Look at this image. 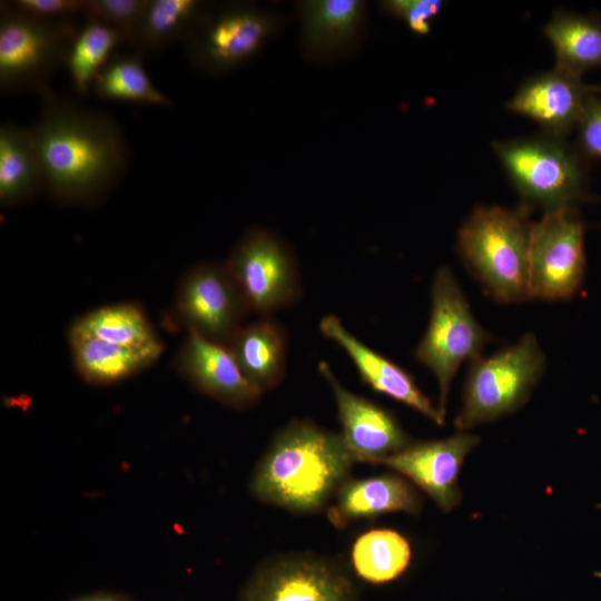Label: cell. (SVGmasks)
Listing matches in <instances>:
<instances>
[{
  "instance_id": "1",
  "label": "cell",
  "mask_w": 601,
  "mask_h": 601,
  "mask_svg": "<svg viewBox=\"0 0 601 601\" xmlns=\"http://www.w3.org/2000/svg\"><path fill=\"white\" fill-rule=\"evenodd\" d=\"M41 97L31 127L41 168L42 186L63 205H95L120 179L128 164V146L116 121L57 96Z\"/></svg>"
},
{
  "instance_id": "18",
  "label": "cell",
  "mask_w": 601,
  "mask_h": 601,
  "mask_svg": "<svg viewBox=\"0 0 601 601\" xmlns=\"http://www.w3.org/2000/svg\"><path fill=\"white\" fill-rule=\"evenodd\" d=\"M335 496L327 512L335 526L391 512L418 514L422 509V500L414 485L394 474L347 480Z\"/></svg>"
},
{
  "instance_id": "26",
  "label": "cell",
  "mask_w": 601,
  "mask_h": 601,
  "mask_svg": "<svg viewBox=\"0 0 601 601\" xmlns=\"http://www.w3.org/2000/svg\"><path fill=\"white\" fill-rule=\"evenodd\" d=\"M142 57L136 50L114 55L96 76L91 90L102 100L169 105L170 100L147 73Z\"/></svg>"
},
{
  "instance_id": "34",
  "label": "cell",
  "mask_w": 601,
  "mask_h": 601,
  "mask_svg": "<svg viewBox=\"0 0 601 601\" xmlns=\"http://www.w3.org/2000/svg\"><path fill=\"white\" fill-rule=\"evenodd\" d=\"M597 93L601 97V86L595 87Z\"/></svg>"
},
{
  "instance_id": "30",
  "label": "cell",
  "mask_w": 601,
  "mask_h": 601,
  "mask_svg": "<svg viewBox=\"0 0 601 601\" xmlns=\"http://www.w3.org/2000/svg\"><path fill=\"white\" fill-rule=\"evenodd\" d=\"M445 2L442 0H387L381 2L382 9L403 21L407 28L425 36L431 31L432 23L440 14Z\"/></svg>"
},
{
  "instance_id": "17",
  "label": "cell",
  "mask_w": 601,
  "mask_h": 601,
  "mask_svg": "<svg viewBox=\"0 0 601 601\" xmlns=\"http://www.w3.org/2000/svg\"><path fill=\"white\" fill-rule=\"evenodd\" d=\"M319 329L325 337L346 352L361 378L374 391L414 408L436 425L445 423V417L437 406L420 390L404 368L366 346L337 316H324L319 322Z\"/></svg>"
},
{
  "instance_id": "10",
  "label": "cell",
  "mask_w": 601,
  "mask_h": 601,
  "mask_svg": "<svg viewBox=\"0 0 601 601\" xmlns=\"http://www.w3.org/2000/svg\"><path fill=\"white\" fill-rule=\"evenodd\" d=\"M238 601H358V592L335 562L294 553L260 563L243 585Z\"/></svg>"
},
{
  "instance_id": "24",
  "label": "cell",
  "mask_w": 601,
  "mask_h": 601,
  "mask_svg": "<svg viewBox=\"0 0 601 601\" xmlns=\"http://www.w3.org/2000/svg\"><path fill=\"white\" fill-rule=\"evenodd\" d=\"M108 343L149 352L160 357L164 343L145 312L134 303H117L91 309L73 322Z\"/></svg>"
},
{
  "instance_id": "8",
  "label": "cell",
  "mask_w": 601,
  "mask_h": 601,
  "mask_svg": "<svg viewBox=\"0 0 601 601\" xmlns=\"http://www.w3.org/2000/svg\"><path fill=\"white\" fill-rule=\"evenodd\" d=\"M225 265L250 312L268 316L292 306L300 297L296 258L290 248L267 229H248Z\"/></svg>"
},
{
  "instance_id": "28",
  "label": "cell",
  "mask_w": 601,
  "mask_h": 601,
  "mask_svg": "<svg viewBox=\"0 0 601 601\" xmlns=\"http://www.w3.org/2000/svg\"><path fill=\"white\" fill-rule=\"evenodd\" d=\"M122 42L121 36L114 29L97 20L86 19L69 48L65 62L78 95H88L96 76Z\"/></svg>"
},
{
  "instance_id": "13",
  "label": "cell",
  "mask_w": 601,
  "mask_h": 601,
  "mask_svg": "<svg viewBox=\"0 0 601 601\" xmlns=\"http://www.w3.org/2000/svg\"><path fill=\"white\" fill-rule=\"evenodd\" d=\"M480 437L469 431L441 440L416 442L381 462L424 491L449 513L461 502L459 475L465 457L480 443Z\"/></svg>"
},
{
  "instance_id": "21",
  "label": "cell",
  "mask_w": 601,
  "mask_h": 601,
  "mask_svg": "<svg viewBox=\"0 0 601 601\" xmlns=\"http://www.w3.org/2000/svg\"><path fill=\"white\" fill-rule=\"evenodd\" d=\"M68 343L75 368L87 383L109 385L121 382L151 366L159 356L102 341L73 323Z\"/></svg>"
},
{
  "instance_id": "11",
  "label": "cell",
  "mask_w": 601,
  "mask_h": 601,
  "mask_svg": "<svg viewBox=\"0 0 601 601\" xmlns=\"http://www.w3.org/2000/svg\"><path fill=\"white\" fill-rule=\"evenodd\" d=\"M173 312L187 331L226 345L250 309L225 263H200L179 280Z\"/></svg>"
},
{
  "instance_id": "25",
  "label": "cell",
  "mask_w": 601,
  "mask_h": 601,
  "mask_svg": "<svg viewBox=\"0 0 601 601\" xmlns=\"http://www.w3.org/2000/svg\"><path fill=\"white\" fill-rule=\"evenodd\" d=\"M412 549L407 539L391 529H375L359 535L352 549V563L359 578L372 583L397 579L408 568Z\"/></svg>"
},
{
  "instance_id": "31",
  "label": "cell",
  "mask_w": 601,
  "mask_h": 601,
  "mask_svg": "<svg viewBox=\"0 0 601 601\" xmlns=\"http://www.w3.org/2000/svg\"><path fill=\"white\" fill-rule=\"evenodd\" d=\"M578 149L585 158L601 160V97L589 96L577 125Z\"/></svg>"
},
{
  "instance_id": "19",
  "label": "cell",
  "mask_w": 601,
  "mask_h": 601,
  "mask_svg": "<svg viewBox=\"0 0 601 601\" xmlns=\"http://www.w3.org/2000/svg\"><path fill=\"white\" fill-rule=\"evenodd\" d=\"M248 382L262 394L283 381L286 372L287 333L265 316L243 325L226 344Z\"/></svg>"
},
{
  "instance_id": "3",
  "label": "cell",
  "mask_w": 601,
  "mask_h": 601,
  "mask_svg": "<svg viewBox=\"0 0 601 601\" xmlns=\"http://www.w3.org/2000/svg\"><path fill=\"white\" fill-rule=\"evenodd\" d=\"M530 210L477 206L457 230L456 248L484 292L499 303L530 297Z\"/></svg>"
},
{
  "instance_id": "2",
  "label": "cell",
  "mask_w": 601,
  "mask_h": 601,
  "mask_svg": "<svg viewBox=\"0 0 601 601\" xmlns=\"http://www.w3.org/2000/svg\"><path fill=\"white\" fill-rule=\"evenodd\" d=\"M355 460L341 433L293 420L273 437L249 482L253 495L297 514L323 510L349 480Z\"/></svg>"
},
{
  "instance_id": "12",
  "label": "cell",
  "mask_w": 601,
  "mask_h": 601,
  "mask_svg": "<svg viewBox=\"0 0 601 601\" xmlns=\"http://www.w3.org/2000/svg\"><path fill=\"white\" fill-rule=\"evenodd\" d=\"M277 26L270 12L245 3L206 12L185 41L188 58L207 72H226L255 56Z\"/></svg>"
},
{
  "instance_id": "9",
  "label": "cell",
  "mask_w": 601,
  "mask_h": 601,
  "mask_svg": "<svg viewBox=\"0 0 601 601\" xmlns=\"http://www.w3.org/2000/svg\"><path fill=\"white\" fill-rule=\"evenodd\" d=\"M584 221L577 207L544 211L532 225L530 297L566 300L580 289L585 274Z\"/></svg>"
},
{
  "instance_id": "6",
  "label": "cell",
  "mask_w": 601,
  "mask_h": 601,
  "mask_svg": "<svg viewBox=\"0 0 601 601\" xmlns=\"http://www.w3.org/2000/svg\"><path fill=\"white\" fill-rule=\"evenodd\" d=\"M490 339L454 274L445 266L440 267L432 282L430 321L414 357L435 376L437 408L444 417L451 383L461 364L482 355Z\"/></svg>"
},
{
  "instance_id": "5",
  "label": "cell",
  "mask_w": 601,
  "mask_h": 601,
  "mask_svg": "<svg viewBox=\"0 0 601 601\" xmlns=\"http://www.w3.org/2000/svg\"><path fill=\"white\" fill-rule=\"evenodd\" d=\"M546 365L532 333L492 355L474 358L465 376L457 431L491 423L521 408L531 397Z\"/></svg>"
},
{
  "instance_id": "27",
  "label": "cell",
  "mask_w": 601,
  "mask_h": 601,
  "mask_svg": "<svg viewBox=\"0 0 601 601\" xmlns=\"http://www.w3.org/2000/svg\"><path fill=\"white\" fill-rule=\"evenodd\" d=\"M205 13L197 0H149L134 49L145 53L186 41Z\"/></svg>"
},
{
  "instance_id": "7",
  "label": "cell",
  "mask_w": 601,
  "mask_h": 601,
  "mask_svg": "<svg viewBox=\"0 0 601 601\" xmlns=\"http://www.w3.org/2000/svg\"><path fill=\"white\" fill-rule=\"evenodd\" d=\"M78 30L76 19H40L1 1V91L32 90L40 96L49 90V80L65 65Z\"/></svg>"
},
{
  "instance_id": "22",
  "label": "cell",
  "mask_w": 601,
  "mask_h": 601,
  "mask_svg": "<svg viewBox=\"0 0 601 601\" xmlns=\"http://www.w3.org/2000/svg\"><path fill=\"white\" fill-rule=\"evenodd\" d=\"M43 190L41 168L31 127L0 126V204L11 207Z\"/></svg>"
},
{
  "instance_id": "14",
  "label": "cell",
  "mask_w": 601,
  "mask_h": 601,
  "mask_svg": "<svg viewBox=\"0 0 601 601\" xmlns=\"http://www.w3.org/2000/svg\"><path fill=\"white\" fill-rule=\"evenodd\" d=\"M318 372L331 387L342 426L341 435L355 462L381 464L413 443L395 416L343 386L327 362L318 364Z\"/></svg>"
},
{
  "instance_id": "29",
  "label": "cell",
  "mask_w": 601,
  "mask_h": 601,
  "mask_svg": "<svg viewBox=\"0 0 601 601\" xmlns=\"http://www.w3.org/2000/svg\"><path fill=\"white\" fill-rule=\"evenodd\" d=\"M148 3L149 0H86L83 16L114 29L135 48Z\"/></svg>"
},
{
  "instance_id": "32",
  "label": "cell",
  "mask_w": 601,
  "mask_h": 601,
  "mask_svg": "<svg viewBox=\"0 0 601 601\" xmlns=\"http://www.w3.org/2000/svg\"><path fill=\"white\" fill-rule=\"evenodd\" d=\"M19 10L40 19L66 20L83 16L86 0H14Z\"/></svg>"
},
{
  "instance_id": "16",
  "label": "cell",
  "mask_w": 601,
  "mask_h": 601,
  "mask_svg": "<svg viewBox=\"0 0 601 601\" xmlns=\"http://www.w3.org/2000/svg\"><path fill=\"white\" fill-rule=\"evenodd\" d=\"M594 89L584 85L581 77L554 67L524 80L505 107L536 122L542 132L565 138L577 128Z\"/></svg>"
},
{
  "instance_id": "33",
  "label": "cell",
  "mask_w": 601,
  "mask_h": 601,
  "mask_svg": "<svg viewBox=\"0 0 601 601\" xmlns=\"http://www.w3.org/2000/svg\"><path fill=\"white\" fill-rule=\"evenodd\" d=\"M69 601H137L134 597L122 591L99 590L87 593Z\"/></svg>"
},
{
  "instance_id": "23",
  "label": "cell",
  "mask_w": 601,
  "mask_h": 601,
  "mask_svg": "<svg viewBox=\"0 0 601 601\" xmlns=\"http://www.w3.org/2000/svg\"><path fill=\"white\" fill-rule=\"evenodd\" d=\"M543 33L553 47L555 68L581 77L601 66V16L558 11Z\"/></svg>"
},
{
  "instance_id": "20",
  "label": "cell",
  "mask_w": 601,
  "mask_h": 601,
  "mask_svg": "<svg viewBox=\"0 0 601 601\" xmlns=\"http://www.w3.org/2000/svg\"><path fill=\"white\" fill-rule=\"evenodd\" d=\"M303 45L311 57L334 56L349 47L365 18L359 0H309L300 4Z\"/></svg>"
},
{
  "instance_id": "15",
  "label": "cell",
  "mask_w": 601,
  "mask_h": 601,
  "mask_svg": "<svg viewBox=\"0 0 601 601\" xmlns=\"http://www.w3.org/2000/svg\"><path fill=\"white\" fill-rule=\"evenodd\" d=\"M173 362L181 378L225 406L245 410L263 395L244 376L226 345L193 331H187Z\"/></svg>"
},
{
  "instance_id": "4",
  "label": "cell",
  "mask_w": 601,
  "mask_h": 601,
  "mask_svg": "<svg viewBox=\"0 0 601 601\" xmlns=\"http://www.w3.org/2000/svg\"><path fill=\"white\" fill-rule=\"evenodd\" d=\"M492 149L526 208L544 213L589 199L587 158L564 137L541 132L495 140Z\"/></svg>"
}]
</instances>
